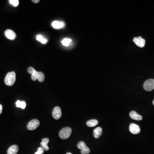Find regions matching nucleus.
Listing matches in <instances>:
<instances>
[{
    "mask_svg": "<svg viewBox=\"0 0 154 154\" xmlns=\"http://www.w3.org/2000/svg\"><path fill=\"white\" fill-rule=\"evenodd\" d=\"M62 116V112L61 109L58 106L54 107L52 111V116L55 119H60Z\"/></svg>",
    "mask_w": 154,
    "mask_h": 154,
    "instance_id": "nucleus-7",
    "label": "nucleus"
},
{
    "mask_svg": "<svg viewBox=\"0 0 154 154\" xmlns=\"http://www.w3.org/2000/svg\"><path fill=\"white\" fill-rule=\"evenodd\" d=\"M72 132V128L70 127H65L59 132V136L60 139L66 140L70 138Z\"/></svg>",
    "mask_w": 154,
    "mask_h": 154,
    "instance_id": "nucleus-3",
    "label": "nucleus"
},
{
    "mask_svg": "<svg viewBox=\"0 0 154 154\" xmlns=\"http://www.w3.org/2000/svg\"><path fill=\"white\" fill-rule=\"evenodd\" d=\"M144 88L146 91H151L154 89V80L150 79L145 81L144 84Z\"/></svg>",
    "mask_w": 154,
    "mask_h": 154,
    "instance_id": "nucleus-4",
    "label": "nucleus"
},
{
    "mask_svg": "<svg viewBox=\"0 0 154 154\" xmlns=\"http://www.w3.org/2000/svg\"><path fill=\"white\" fill-rule=\"evenodd\" d=\"M19 150V147L17 145H12L7 150V154H17Z\"/></svg>",
    "mask_w": 154,
    "mask_h": 154,
    "instance_id": "nucleus-12",
    "label": "nucleus"
},
{
    "mask_svg": "<svg viewBox=\"0 0 154 154\" xmlns=\"http://www.w3.org/2000/svg\"><path fill=\"white\" fill-rule=\"evenodd\" d=\"M16 106L17 107H20L24 109L26 107V102L24 101H20L19 100H18L16 102Z\"/></svg>",
    "mask_w": 154,
    "mask_h": 154,
    "instance_id": "nucleus-17",
    "label": "nucleus"
},
{
    "mask_svg": "<svg viewBox=\"0 0 154 154\" xmlns=\"http://www.w3.org/2000/svg\"><path fill=\"white\" fill-rule=\"evenodd\" d=\"M5 35L7 39L10 40H14L16 37L15 33L11 30H7L5 31Z\"/></svg>",
    "mask_w": 154,
    "mask_h": 154,
    "instance_id": "nucleus-10",
    "label": "nucleus"
},
{
    "mask_svg": "<svg viewBox=\"0 0 154 154\" xmlns=\"http://www.w3.org/2000/svg\"><path fill=\"white\" fill-rule=\"evenodd\" d=\"M44 150L41 147H39L37 149V152H36L34 154H43L44 153Z\"/></svg>",
    "mask_w": 154,
    "mask_h": 154,
    "instance_id": "nucleus-21",
    "label": "nucleus"
},
{
    "mask_svg": "<svg viewBox=\"0 0 154 154\" xmlns=\"http://www.w3.org/2000/svg\"><path fill=\"white\" fill-rule=\"evenodd\" d=\"M3 106L1 105H0V114L2 112Z\"/></svg>",
    "mask_w": 154,
    "mask_h": 154,
    "instance_id": "nucleus-23",
    "label": "nucleus"
},
{
    "mask_svg": "<svg viewBox=\"0 0 154 154\" xmlns=\"http://www.w3.org/2000/svg\"><path fill=\"white\" fill-rule=\"evenodd\" d=\"M87 125L88 127H93L96 126V125L98 124V120L95 119H91L89 120L87 122Z\"/></svg>",
    "mask_w": 154,
    "mask_h": 154,
    "instance_id": "nucleus-16",
    "label": "nucleus"
},
{
    "mask_svg": "<svg viewBox=\"0 0 154 154\" xmlns=\"http://www.w3.org/2000/svg\"><path fill=\"white\" fill-rule=\"evenodd\" d=\"M78 148L81 150V154H89L90 152V150L87 146H86V144L83 141H80L78 143L77 145Z\"/></svg>",
    "mask_w": 154,
    "mask_h": 154,
    "instance_id": "nucleus-5",
    "label": "nucleus"
},
{
    "mask_svg": "<svg viewBox=\"0 0 154 154\" xmlns=\"http://www.w3.org/2000/svg\"><path fill=\"white\" fill-rule=\"evenodd\" d=\"M32 2L34 3H35V4H37L40 2V1L39 0H33Z\"/></svg>",
    "mask_w": 154,
    "mask_h": 154,
    "instance_id": "nucleus-22",
    "label": "nucleus"
},
{
    "mask_svg": "<svg viewBox=\"0 0 154 154\" xmlns=\"http://www.w3.org/2000/svg\"><path fill=\"white\" fill-rule=\"evenodd\" d=\"M65 23L62 21H55L52 23V26L55 29H60V28H62L65 26Z\"/></svg>",
    "mask_w": 154,
    "mask_h": 154,
    "instance_id": "nucleus-14",
    "label": "nucleus"
},
{
    "mask_svg": "<svg viewBox=\"0 0 154 154\" xmlns=\"http://www.w3.org/2000/svg\"><path fill=\"white\" fill-rule=\"evenodd\" d=\"M40 122L37 119L31 120L27 125V128L29 130H34L39 127Z\"/></svg>",
    "mask_w": 154,
    "mask_h": 154,
    "instance_id": "nucleus-6",
    "label": "nucleus"
},
{
    "mask_svg": "<svg viewBox=\"0 0 154 154\" xmlns=\"http://www.w3.org/2000/svg\"><path fill=\"white\" fill-rule=\"evenodd\" d=\"M129 131L132 134H138L141 131L140 127L139 126L134 123H131L130 125Z\"/></svg>",
    "mask_w": 154,
    "mask_h": 154,
    "instance_id": "nucleus-8",
    "label": "nucleus"
},
{
    "mask_svg": "<svg viewBox=\"0 0 154 154\" xmlns=\"http://www.w3.org/2000/svg\"><path fill=\"white\" fill-rule=\"evenodd\" d=\"M27 72L30 74H31V77L33 81H36L37 79L40 82H42L44 81L45 75L42 72H37L32 67H29L27 69Z\"/></svg>",
    "mask_w": 154,
    "mask_h": 154,
    "instance_id": "nucleus-1",
    "label": "nucleus"
},
{
    "mask_svg": "<svg viewBox=\"0 0 154 154\" xmlns=\"http://www.w3.org/2000/svg\"><path fill=\"white\" fill-rule=\"evenodd\" d=\"M102 133V129L101 127H97L93 131V135L95 138H98L101 135Z\"/></svg>",
    "mask_w": 154,
    "mask_h": 154,
    "instance_id": "nucleus-15",
    "label": "nucleus"
},
{
    "mask_svg": "<svg viewBox=\"0 0 154 154\" xmlns=\"http://www.w3.org/2000/svg\"><path fill=\"white\" fill-rule=\"evenodd\" d=\"M133 41L137 46L140 48H143L145 46L146 43L145 39H142L141 37L134 38L133 39Z\"/></svg>",
    "mask_w": 154,
    "mask_h": 154,
    "instance_id": "nucleus-9",
    "label": "nucleus"
},
{
    "mask_svg": "<svg viewBox=\"0 0 154 154\" xmlns=\"http://www.w3.org/2000/svg\"><path fill=\"white\" fill-rule=\"evenodd\" d=\"M16 80V74L14 72H9L5 78L4 82L6 85L12 86L14 84Z\"/></svg>",
    "mask_w": 154,
    "mask_h": 154,
    "instance_id": "nucleus-2",
    "label": "nucleus"
},
{
    "mask_svg": "<svg viewBox=\"0 0 154 154\" xmlns=\"http://www.w3.org/2000/svg\"><path fill=\"white\" fill-rule=\"evenodd\" d=\"M72 40L71 39L65 38V39H64L61 42H62V45H64V46L67 47V46L69 45L70 44V43L71 42H72Z\"/></svg>",
    "mask_w": 154,
    "mask_h": 154,
    "instance_id": "nucleus-18",
    "label": "nucleus"
},
{
    "mask_svg": "<svg viewBox=\"0 0 154 154\" xmlns=\"http://www.w3.org/2000/svg\"><path fill=\"white\" fill-rule=\"evenodd\" d=\"M49 142V139L48 138H44L42 139V142L40 143V145L42 148L44 150L48 151L49 150V148L48 146V144Z\"/></svg>",
    "mask_w": 154,
    "mask_h": 154,
    "instance_id": "nucleus-11",
    "label": "nucleus"
},
{
    "mask_svg": "<svg viewBox=\"0 0 154 154\" xmlns=\"http://www.w3.org/2000/svg\"><path fill=\"white\" fill-rule=\"evenodd\" d=\"M37 40L42 43V44H45L47 42V39L44 38L41 35H38L37 37Z\"/></svg>",
    "mask_w": 154,
    "mask_h": 154,
    "instance_id": "nucleus-19",
    "label": "nucleus"
},
{
    "mask_svg": "<svg viewBox=\"0 0 154 154\" xmlns=\"http://www.w3.org/2000/svg\"><path fill=\"white\" fill-rule=\"evenodd\" d=\"M66 154H72V153H71V152H67V153Z\"/></svg>",
    "mask_w": 154,
    "mask_h": 154,
    "instance_id": "nucleus-24",
    "label": "nucleus"
},
{
    "mask_svg": "<svg viewBox=\"0 0 154 154\" xmlns=\"http://www.w3.org/2000/svg\"><path fill=\"white\" fill-rule=\"evenodd\" d=\"M152 103H153V105L154 106V100L153 101V102H152Z\"/></svg>",
    "mask_w": 154,
    "mask_h": 154,
    "instance_id": "nucleus-25",
    "label": "nucleus"
},
{
    "mask_svg": "<svg viewBox=\"0 0 154 154\" xmlns=\"http://www.w3.org/2000/svg\"><path fill=\"white\" fill-rule=\"evenodd\" d=\"M129 116L132 119L134 120H138V121L142 120V117L140 115L138 114V113L134 111H132L130 113Z\"/></svg>",
    "mask_w": 154,
    "mask_h": 154,
    "instance_id": "nucleus-13",
    "label": "nucleus"
},
{
    "mask_svg": "<svg viewBox=\"0 0 154 154\" xmlns=\"http://www.w3.org/2000/svg\"><path fill=\"white\" fill-rule=\"evenodd\" d=\"M9 2L10 4L13 5L14 7H17L19 4V1L18 0H10Z\"/></svg>",
    "mask_w": 154,
    "mask_h": 154,
    "instance_id": "nucleus-20",
    "label": "nucleus"
}]
</instances>
